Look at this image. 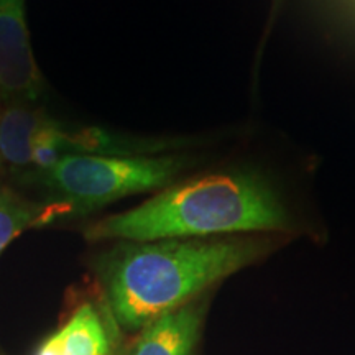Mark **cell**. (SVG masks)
<instances>
[{
    "mask_svg": "<svg viewBox=\"0 0 355 355\" xmlns=\"http://www.w3.org/2000/svg\"><path fill=\"white\" fill-rule=\"evenodd\" d=\"M272 247L268 239L234 235L121 243L101 263L105 300L123 329H144L260 260Z\"/></svg>",
    "mask_w": 355,
    "mask_h": 355,
    "instance_id": "obj_1",
    "label": "cell"
},
{
    "mask_svg": "<svg viewBox=\"0 0 355 355\" xmlns=\"http://www.w3.org/2000/svg\"><path fill=\"white\" fill-rule=\"evenodd\" d=\"M291 216L278 191L252 170H229L176 181L135 209L94 222L89 241L152 242L286 230Z\"/></svg>",
    "mask_w": 355,
    "mask_h": 355,
    "instance_id": "obj_2",
    "label": "cell"
},
{
    "mask_svg": "<svg viewBox=\"0 0 355 355\" xmlns=\"http://www.w3.org/2000/svg\"><path fill=\"white\" fill-rule=\"evenodd\" d=\"M196 163V157L181 152L66 155L50 170L25 178L43 184L51 201L84 214L133 194L166 188Z\"/></svg>",
    "mask_w": 355,
    "mask_h": 355,
    "instance_id": "obj_3",
    "label": "cell"
},
{
    "mask_svg": "<svg viewBox=\"0 0 355 355\" xmlns=\"http://www.w3.org/2000/svg\"><path fill=\"white\" fill-rule=\"evenodd\" d=\"M43 79L35 61L24 0H0V97L8 102L35 101Z\"/></svg>",
    "mask_w": 355,
    "mask_h": 355,
    "instance_id": "obj_4",
    "label": "cell"
},
{
    "mask_svg": "<svg viewBox=\"0 0 355 355\" xmlns=\"http://www.w3.org/2000/svg\"><path fill=\"white\" fill-rule=\"evenodd\" d=\"M50 117L24 102L0 107V173L26 176L33 170V150Z\"/></svg>",
    "mask_w": 355,
    "mask_h": 355,
    "instance_id": "obj_5",
    "label": "cell"
},
{
    "mask_svg": "<svg viewBox=\"0 0 355 355\" xmlns=\"http://www.w3.org/2000/svg\"><path fill=\"white\" fill-rule=\"evenodd\" d=\"M201 314V306L191 301L155 319L145 327L132 355H191Z\"/></svg>",
    "mask_w": 355,
    "mask_h": 355,
    "instance_id": "obj_6",
    "label": "cell"
},
{
    "mask_svg": "<svg viewBox=\"0 0 355 355\" xmlns=\"http://www.w3.org/2000/svg\"><path fill=\"white\" fill-rule=\"evenodd\" d=\"M68 214L73 212L64 204L55 201L46 204L33 202L8 186L0 184V254L25 230Z\"/></svg>",
    "mask_w": 355,
    "mask_h": 355,
    "instance_id": "obj_7",
    "label": "cell"
},
{
    "mask_svg": "<svg viewBox=\"0 0 355 355\" xmlns=\"http://www.w3.org/2000/svg\"><path fill=\"white\" fill-rule=\"evenodd\" d=\"M60 332L63 355H110L107 329L91 303L79 306Z\"/></svg>",
    "mask_w": 355,
    "mask_h": 355,
    "instance_id": "obj_8",
    "label": "cell"
},
{
    "mask_svg": "<svg viewBox=\"0 0 355 355\" xmlns=\"http://www.w3.org/2000/svg\"><path fill=\"white\" fill-rule=\"evenodd\" d=\"M37 355H63V337L61 332L58 331L56 334L48 337L38 349Z\"/></svg>",
    "mask_w": 355,
    "mask_h": 355,
    "instance_id": "obj_9",
    "label": "cell"
},
{
    "mask_svg": "<svg viewBox=\"0 0 355 355\" xmlns=\"http://www.w3.org/2000/svg\"><path fill=\"white\" fill-rule=\"evenodd\" d=\"M279 6H282V0H273V6H272V17H270V21H268L270 25L273 24L275 17H277V12L279 10Z\"/></svg>",
    "mask_w": 355,
    "mask_h": 355,
    "instance_id": "obj_10",
    "label": "cell"
}]
</instances>
